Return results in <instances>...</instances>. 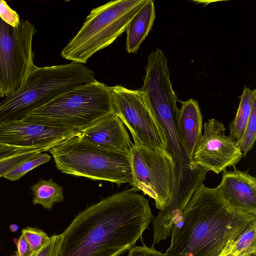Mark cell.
Instances as JSON below:
<instances>
[{"instance_id": "cell-25", "label": "cell", "mask_w": 256, "mask_h": 256, "mask_svg": "<svg viewBox=\"0 0 256 256\" xmlns=\"http://www.w3.org/2000/svg\"><path fill=\"white\" fill-rule=\"evenodd\" d=\"M128 256H168L166 253H162L156 250L154 246L148 248L144 244L142 246H134L129 250Z\"/></svg>"}, {"instance_id": "cell-1", "label": "cell", "mask_w": 256, "mask_h": 256, "mask_svg": "<svg viewBox=\"0 0 256 256\" xmlns=\"http://www.w3.org/2000/svg\"><path fill=\"white\" fill-rule=\"evenodd\" d=\"M148 200L132 188L79 213L62 234L58 256H119L153 221Z\"/></svg>"}, {"instance_id": "cell-21", "label": "cell", "mask_w": 256, "mask_h": 256, "mask_svg": "<svg viewBox=\"0 0 256 256\" xmlns=\"http://www.w3.org/2000/svg\"><path fill=\"white\" fill-rule=\"evenodd\" d=\"M47 152L44 148H35L16 154L0 160V178L4 176L24 162L39 154Z\"/></svg>"}, {"instance_id": "cell-24", "label": "cell", "mask_w": 256, "mask_h": 256, "mask_svg": "<svg viewBox=\"0 0 256 256\" xmlns=\"http://www.w3.org/2000/svg\"><path fill=\"white\" fill-rule=\"evenodd\" d=\"M0 18L12 27L18 26L20 22V16L8 4L6 1L0 0Z\"/></svg>"}, {"instance_id": "cell-23", "label": "cell", "mask_w": 256, "mask_h": 256, "mask_svg": "<svg viewBox=\"0 0 256 256\" xmlns=\"http://www.w3.org/2000/svg\"><path fill=\"white\" fill-rule=\"evenodd\" d=\"M62 238V234L51 236L49 242L32 256H58Z\"/></svg>"}, {"instance_id": "cell-8", "label": "cell", "mask_w": 256, "mask_h": 256, "mask_svg": "<svg viewBox=\"0 0 256 256\" xmlns=\"http://www.w3.org/2000/svg\"><path fill=\"white\" fill-rule=\"evenodd\" d=\"M132 168L130 184L154 200L161 210L168 204L174 186V164L165 152L132 143L128 152Z\"/></svg>"}, {"instance_id": "cell-11", "label": "cell", "mask_w": 256, "mask_h": 256, "mask_svg": "<svg viewBox=\"0 0 256 256\" xmlns=\"http://www.w3.org/2000/svg\"><path fill=\"white\" fill-rule=\"evenodd\" d=\"M78 132L71 128L37 124L22 120L6 121L0 124V144L40 148L48 151Z\"/></svg>"}, {"instance_id": "cell-19", "label": "cell", "mask_w": 256, "mask_h": 256, "mask_svg": "<svg viewBox=\"0 0 256 256\" xmlns=\"http://www.w3.org/2000/svg\"><path fill=\"white\" fill-rule=\"evenodd\" d=\"M50 158V156L48 154L42 152L39 154L18 165L6 174L4 178L11 181L18 180L34 168L48 162Z\"/></svg>"}, {"instance_id": "cell-17", "label": "cell", "mask_w": 256, "mask_h": 256, "mask_svg": "<svg viewBox=\"0 0 256 256\" xmlns=\"http://www.w3.org/2000/svg\"><path fill=\"white\" fill-rule=\"evenodd\" d=\"M34 204H40L45 208L51 210L54 204L61 202L64 199L63 188L54 182L52 178L40 180L30 188Z\"/></svg>"}, {"instance_id": "cell-5", "label": "cell", "mask_w": 256, "mask_h": 256, "mask_svg": "<svg viewBox=\"0 0 256 256\" xmlns=\"http://www.w3.org/2000/svg\"><path fill=\"white\" fill-rule=\"evenodd\" d=\"M48 151L63 173L118 185L132 182L128 153L102 148L80 139L76 134Z\"/></svg>"}, {"instance_id": "cell-9", "label": "cell", "mask_w": 256, "mask_h": 256, "mask_svg": "<svg viewBox=\"0 0 256 256\" xmlns=\"http://www.w3.org/2000/svg\"><path fill=\"white\" fill-rule=\"evenodd\" d=\"M110 90L114 112L130 130L134 144L167 152L164 134L144 92L120 85Z\"/></svg>"}, {"instance_id": "cell-29", "label": "cell", "mask_w": 256, "mask_h": 256, "mask_svg": "<svg viewBox=\"0 0 256 256\" xmlns=\"http://www.w3.org/2000/svg\"><path fill=\"white\" fill-rule=\"evenodd\" d=\"M9 228L12 232H15L18 230V226L16 224H11L9 226Z\"/></svg>"}, {"instance_id": "cell-2", "label": "cell", "mask_w": 256, "mask_h": 256, "mask_svg": "<svg viewBox=\"0 0 256 256\" xmlns=\"http://www.w3.org/2000/svg\"><path fill=\"white\" fill-rule=\"evenodd\" d=\"M254 220L256 216L228 204L216 187L209 188L202 183L174 222L165 253L168 256H218Z\"/></svg>"}, {"instance_id": "cell-7", "label": "cell", "mask_w": 256, "mask_h": 256, "mask_svg": "<svg viewBox=\"0 0 256 256\" xmlns=\"http://www.w3.org/2000/svg\"><path fill=\"white\" fill-rule=\"evenodd\" d=\"M36 32L28 20L12 27L0 18V87L6 97L22 86L35 66L32 42Z\"/></svg>"}, {"instance_id": "cell-12", "label": "cell", "mask_w": 256, "mask_h": 256, "mask_svg": "<svg viewBox=\"0 0 256 256\" xmlns=\"http://www.w3.org/2000/svg\"><path fill=\"white\" fill-rule=\"evenodd\" d=\"M224 170L216 187L222 198L230 206L245 212L256 216V178L248 170Z\"/></svg>"}, {"instance_id": "cell-15", "label": "cell", "mask_w": 256, "mask_h": 256, "mask_svg": "<svg viewBox=\"0 0 256 256\" xmlns=\"http://www.w3.org/2000/svg\"><path fill=\"white\" fill-rule=\"evenodd\" d=\"M156 18L154 2H147L132 18L126 28V49L129 54L136 53L152 30Z\"/></svg>"}, {"instance_id": "cell-22", "label": "cell", "mask_w": 256, "mask_h": 256, "mask_svg": "<svg viewBox=\"0 0 256 256\" xmlns=\"http://www.w3.org/2000/svg\"><path fill=\"white\" fill-rule=\"evenodd\" d=\"M34 252L44 246L50 240L49 236L41 229L28 226L22 230Z\"/></svg>"}, {"instance_id": "cell-3", "label": "cell", "mask_w": 256, "mask_h": 256, "mask_svg": "<svg viewBox=\"0 0 256 256\" xmlns=\"http://www.w3.org/2000/svg\"><path fill=\"white\" fill-rule=\"evenodd\" d=\"M96 80L94 72L82 64L35 66L22 86L0 102V124L22 120L32 110Z\"/></svg>"}, {"instance_id": "cell-6", "label": "cell", "mask_w": 256, "mask_h": 256, "mask_svg": "<svg viewBox=\"0 0 256 256\" xmlns=\"http://www.w3.org/2000/svg\"><path fill=\"white\" fill-rule=\"evenodd\" d=\"M148 0H116L93 8L82 26L62 50L68 60L85 64L97 52L111 44L126 28Z\"/></svg>"}, {"instance_id": "cell-30", "label": "cell", "mask_w": 256, "mask_h": 256, "mask_svg": "<svg viewBox=\"0 0 256 256\" xmlns=\"http://www.w3.org/2000/svg\"><path fill=\"white\" fill-rule=\"evenodd\" d=\"M4 92H3L1 88L0 87V98L4 97Z\"/></svg>"}, {"instance_id": "cell-4", "label": "cell", "mask_w": 256, "mask_h": 256, "mask_svg": "<svg viewBox=\"0 0 256 256\" xmlns=\"http://www.w3.org/2000/svg\"><path fill=\"white\" fill-rule=\"evenodd\" d=\"M113 112L110 86L96 80L32 110L22 120L80 131Z\"/></svg>"}, {"instance_id": "cell-18", "label": "cell", "mask_w": 256, "mask_h": 256, "mask_svg": "<svg viewBox=\"0 0 256 256\" xmlns=\"http://www.w3.org/2000/svg\"><path fill=\"white\" fill-rule=\"evenodd\" d=\"M256 220L250 222L236 240L228 242L230 251L238 256L254 254L256 252Z\"/></svg>"}, {"instance_id": "cell-13", "label": "cell", "mask_w": 256, "mask_h": 256, "mask_svg": "<svg viewBox=\"0 0 256 256\" xmlns=\"http://www.w3.org/2000/svg\"><path fill=\"white\" fill-rule=\"evenodd\" d=\"M80 139L114 151L128 152L132 144L124 124L114 112L79 131Z\"/></svg>"}, {"instance_id": "cell-10", "label": "cell", "mask_w": 256, "mask_h": 256, "mask_svg": "<svg viewBox=\"0 0 256 256\" xmlns=\"http://www.w3.org/2000/svg\"><path fill=\"white\" fill-rule=\"evenodd\" d=\"M226 130L214 118L204 123V133L192 156L195 164L218 174L242 160L243 154L237 142L226 134Z\"/></svg>"}, {"instance_id": "cell-28", "label": "cell", "mask_w": 256, "mask_h": 256, "mask_svg": "<svg viewBox=\"0 0 256 256\" xmlns=\"http://www.w3.org/2000/svg\"><path fill=\"white\" fill-rule=\"evenodd\" d=\"M218 256H256L254 254H248L243 256L235 255L232 254L229 250L228 242L225 245Z\"/></svg>"}, {"instance_id": "cell-26", "label": "cell", "mask_w": 256, "mask_h": 256, "mask_svg": "<svg viewBox=\"0 0 256 256\" xmlns=\"http://www.w3.org/2000/svg\"><path fill=\"white\" fill-rule=\"evenodd\" d=\"M40 148L17 147L0 144V160H3L16 154ZM46 149V148H44ZM48 151V150H46Z\"/></svg>"}, {"instance_id": "cell-14", "label": "cell", "mask_w": 256, "mask_h": 256, "mask_svg": "<svg viewBox=\"0 0 256 256\" xmlns=\"http://www.w3.org/2000/svg\"><path fill=\"white\" fill-rule=\"evenodd\" d=\"M181 104L178 114V128L184 145L192 160L202 134V116L198 104L194 100L182 101Z\"/></svg>"}, {"instance_id": "cell-31", "label": "cell", "mask_w": 256, "mask_h": 256, "mask_svg": "<svg viewBox=\"0 0 256 256\" xmlns=\"http://www.w3.org/2000/svg\"><path fill=\"white\" fill-rule=\"evenodd\" d=\"M3 160H4V159H3Z\"/></svg>"}, {"instance_id": "cell-20", "label": "cell", "mask_w": 256, "mask_h": 256, "mask_svg": "<svg viewBox=\"0 0 256 256\" xmlns=\"http://www.w3.org/2000/svg\"><path fill=\"white\" fill-rule=\"evenodd\" d=\"M256 138V100L253 102L252 112L244 132L237 144L243 156L246 158L252 150Z\"/></svg>"}, {"instance_id": "cell-27", "label": "cell", "mask_w": 256, "mask_h": 256, "mask_svg": "<svg viewBox=\"0 0 256 256\" xmlns=\"http://www.w3.org/2000/svg\"><path fill=\"white\" fill-rule=\"evenodd\" d=\"M17 250L15 256H32L34 253L24 236L21 234L16 242Z\"/></svg>"}, {"instance_id": "cell-16", "label": "cell", "mask_w": 256, "mask_h": 256, "mask_svg": "<svg viewBox=\"0 0 256 256\" xmlns=\"http://www.w3.org/2000/svg\"><path fill=\"white\" fill-rule=\"evenodd\" d=\"M240 98L236 115L230 124L229 136L236 142L241 138L249 120L253 102L256 100V90L245 86Z\"/></svg>"}]
</instances>
